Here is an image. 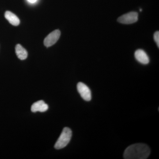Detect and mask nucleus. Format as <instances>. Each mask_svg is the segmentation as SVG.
I'll return each instance as SVG.
<instances>
[{"mask_svg": "<svg viewBox=\"0 0 159 159\" xmlns=\"http://www.w3.org/2000/svg\"><path fill=\"white\" fill-rule=\"evenodd\" d=\"M72 132L70 129L65 127L63 129L59 138L54 145L56 149H60L65 148L69 144L72 138Z\"/></svg>", "mask_w": 159, "mask_h": 159, "instance_id": "2", "label": "nucleus"}, {"mask_svg": "<svg viewBox=\"0 0 159 159\" xmlns=\"http://www.w3.org/2000/svg\"><path fill=\"white\" fill-rule=\"evenodd\" d=\"M139 19V14L135 11H131L123 15L118 19L119 22L121 24H132L136 22Z\"/></svg>", "mask_w": 159, "mask_h": 159, "instance_id": "3", "label": "nucleus"}, {"mask_svg": "<svg viewBox=\"0 0 159 159\" xmlns=\"http://www.w3.org/2000/svg\"><path fill=\"white\" fill-rule=\"evenodd\" d=\"M15 50L16 55L20 59L24 60L28 57V52L20 44H18L16 45V46Z\"/></svg>", "mask_w": 159, "mask_h": 159, "instance_id": "9", "label": "nucleus"}, {"mask_svg": "<svg viewBox=\"0 0 159 159\" xmlns=\"http://www.w3.org/2000/svg\"><path fill=\"white\" fill-rule=\"evenodd\" d=\"M48 106L45 103L43 100H39L34 102L31 107V111L33 112H36L37 111L43 112L48 110Z\"/></svg>", "mask_w": 159, "mask_h": 159, "instance_id": "7", "label": "nucleus"}, {"mask_svg": "<svg viewBox=\"0 0 159 159\" xmlns=\"http://www.w3.org/2000/svg\"><path fill=\"white\" fill-rule=\"evenodd\" d=\"M37 0H28V2L31 3H35L37 2Z\"/></svg>", "mask_w": 159, "mask_h": 159, "instance_id": "11", "label": "nucleus"}, {"mask_svg": "<svg viewBox=\"0 0 159 159\" xmlns=\"http://www.w3.org/2000/svg\"><path fill=\"white\" fill-rule=\"evenodd\" d=\"M150 154V148L146 144L138 143L129 146L124 151L125 159H146Z\"/></svg>", "mask_w": 159, "mask_h": 159, "instance_id": "1", "label": "nucleus"}, {"mask_svg": "<svg viewBox=\"0 0 159 159\" xmlns=\"http://www.w3.org/2000/svg\"><path fill=\"white\" fill-rule=\"evenodd\" d=\"M61 35V31L59 30H55L50 33L44 40V44L46 47L53 46L59 39Z\"/></svg>", "mask_w": 159, "mask_h": 159, "instance_id": "5", "label": "nucleus"}, {"mask_svg": "<svg viewBox=\"0 0 159 159\" xmlns=\"http://www.w3.org/2000/svg\"><path fill=\"white\" fill-rule=\"evenodd\" d=\"M154 39L156 43L157 46L158 48L159 47V31H157L154 34Z\"/></svg>", "mask_w": 159, "mask_h": 159, "instance_id": "10", "label": "nucleus"}, {"mask_svg": "<svg viewBox=\"0 0 159 159\" xmlns=\"http://www.w3.org/2000/svg\"><path fill=\"white\" fill-rule=\"evenodd\" d=\"M142 11V9H140V11Z\"/></svg>", "mask_w": 159, "mask_h": 159, "instance_id": "12", "label": "nucleus"}, {"mask_svg": "<svg viewBox=\"0 0 159 159\" xmlns=\"http://www.w3.org/2000/svg\"><path fill=\"white\" fill-rule=\"evenodd\" d=\"M136 59L142 64L147 65L149 62V58L144 50L139 49L134 53Z\"/></svg>", "mask_w": 159, "mask_h": 159, "instance_id": "6", "label": "nucleus"}, {"mask_svg": "<svg viewBox=\"0 0 159 159\" xmlns=\"http://www.w3.org/2000/svg\"><path fill=\"white\" fill-rule=\"evenodd\" d=\"M78 93L82 99L87 101H89L92 99L90 89L88 86L82 82H79L77 84Z\"/></svg>", "mask_w": 159, "mask_h": 159, "instance_id": "4", "label": "nucleus"}, {"mask_svg": "<svg viewBox=\"0 0 159 159\" xmlns=\"http://www.w3.org/2000/svg\"><path fill=\"white\" fill-rule=\"evenodd\" d=\"M5 18L8 20L10 24L13 26H17L20 24V20L19 18L11 12V11H7L5 12Z\"/></svg>", "mask_w": 159, "mask_h": 159, "instance_id": "8", "label": "nucleus"}]
</instances>
